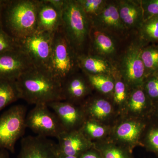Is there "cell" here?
Wrapping results in <instances>:
<instances>
[{
    "mask_svg": "<svg viewBox=\"0 0 158 158\" xmlns=\"http://www.w3.org/2000/svg\"><path fill=\"white\" fill-rule=\"evenodd\" d=\"M19 99L20 95L16 81L0 78V111Z\"/></svg>",
    "mask_w": 158,
    "mask_h": 158,
    "instance_id": "obj_19",
    "label": "cell"
},
{
    "mask_svg": "<svg viewBox=\"0 0 158 158\" xmlns=\"http://www.w3.org/2000/svg\"><path fill=\"white\" fill-rule=\"evenodd\" d=\"M144 21L158 16V0H140Z\"/></svg>",
    "mask_w": 158,
    "mask_h": 158,
    "instance_id": "obj_30",
    "label": "cell"
},
{
    "mask_svg": "<svg viewBox=\"0 0 158 158\" xmlns=\"http://www.w3.org/2000/svg\"><path fill=\"white\" fill-rule=\"evenodd\" d=\"M102 158H130L123 150L114 146H110L105 148L102 152Z\"/></svg>",
    "mask_w": 158,
    "mask_h": 158,
    "instance_id": "obj_33",
    "label": "cell"
},
{
    "mask_svg": "<svg viewBox=\"0 0 158 158\" xmlns=\"http://www.w3.org/2000/svg\"><path fill=\"white\" fill-rule=\"evenodd\" d=\"M73 74L62 83L65 101L71 103L84 98L89 90L85 79L81 76Z\"/></svg>",
    "mask_w": 158,
    "mask_h": 158,
    "instance_id": "obj_18",
    "label": "cell"
},
{
    "mask_svg": "<svg viewBox=\"0 0 158 158\" xmlns=\"http://www.w3.org/2000/svg\"><path fill=\"white\" fill-rule=\"evenodd\" d=\"M79 158H102L96 152L89 149L85 152Z\"/></svg>",
    "mask_w": 158,
    "mask_h": 158,
    "instance_id": "obj_34",
    "label": "cell"
},
{
    "mask_svg": "<svg viewBox=\"0 0 158 158\" xmlns=\"http://www.w3.org/2000/svg\"><path fill=\"white\" fill-rule=\"evenodd\" d=\"M27 128L37 135L57 138L64 129L55 113L47 104H38L29 112L26 116Z\"/></svg>",
    "mask_w": 158,
    "mask_h": 158,
    "instance_id": "obj_7",
    "label": "cell"
},
{
    "mask_svg": "<svg viewBox=\"0 0 158 158\" xmlns=\"http://www.w3.org/2000/svg\"><path fill=\"white\" fill-rule=\"evenodd\" d=\"M144 128V125L136 122L123 123L117 127V137L122 141L134 142L138 140Z\"/></svg>",
    "mask_w": 158,
    "mask_h": 158,
    "instance_id": "obj_20",
    "label": "cell"
},
{
    "mask_svg": "<svg viewBox=\"0 0 158 158\" xmlns=\"http://www.w3.org/2000/svg\"><path fill=\"white\" fill-rule=\"evenodd\" d=\"M124 81L118 80L115 82L113 94L114 101L118 104L124 102L127 95V87Z\"/></svg>",
    "mask_w": 158,
    "mask_h": 158,
    "instance_id": "obj_31",
    "label": "cell"
},
{
    "mask_svg": "<svg viewBox=\"0 0 158 158\" xmlns=\"http://www.w3.org/2000/svg\"><path fill=\"white\" fill-rule=\"evenodd\" d=\"M85 111L90 116L103 119L106 118L112 112V106L109 102L103 99H96L86 106Z\"/></svg>",
    "mask_w": 158,
    "mask_h": 158,
    "instance_id": "obj_25",
    "label": "cell"
},
{
    "mask_svg": "<svg viewBox=\"0 0 158 158\" xmlns=\"http://www.w3.org/2000/svg\"><path fill=\"white\" fill-rule=\"evenodd\" d=\"M88 82L91 86L102 93L110 94L113 91L115 81L112 76L106 74H88Z\"/></svg>",
    "mask_w": 158,
    "mask_h": 158,
    "instance_id": "obj_24",
    "label": "cell"
},
{
    "mask_svg": "<svg viewBox=\"0 0 158 158\" xmlns=\"http://www.w3.org/2000/svg\"><path fill=\"white\" fill-rule=\"evenodd\" d=\"M79 68L78 56L65 37L62 27L53 35L48 69L63 82Z\"/></svg>",
    "mask_w": 158,
    "mask_h": 158,
    "instance_id": "obj_4",
    "label": "cell"
},
{
    "mask_svg": "<svg viewBox=\"0 0 158 158\" xmlns=\"http://www.w3.org/2000/svg\"><path fill=\"white\" fill-rule=\"evenodd\" d=\"M79 68L88 74L114 76L117 69L110 61L102 57L88 54L78 56Z\"/></svg>",
    "mask_w": 158,
    "mask_h": 158,
    "instance_id": "obj_17",
    "label": "cell"
},
{
    "mask_svg": "<svg viewBox=\"0 0 158 158\" xmlns=\"http://www.w3.org/2000/svg\"><path fill=\"white\" fill-rule=\"evenodd\" d=\"M34 67L27 54L20 48L0 54V78L15 81Z\"/></svg>",
    "mask_w": 158,
    "mask_h": 158,
    "instance_id": "obj_12",
    "label": "cell"
},
{
    "mask_svg": "<svg viewBox=\"0 0 158 158\" xmlns=\"http://www.w3.org/2000/svg\"><path fill=\"white\" fill-rule=\"evenodd\" d=\"M57 139L59 153L64 155L79 157L90 148V141L80 130L64 131Z\"/></svg>",
    "mask_w": 158,
    "mask_h": 158,
    "instance_id": "obj_14",
    "label": "cell"
},
{
    "mask_svg": "<svg viewBox=\"0 0 158 158\" xmlns=\"http://www.w3.org/2000/svg\"><path fill=\"white\" fill-rule=\"evenodd\" d=\"M58 144L38 135L23 138L18 158H59Z\"/></svg>",
    "mask_w": 158,
    "mask_h": 158,
    "instance_id": "obj_10",
    "label": "cell"
},
{
    "mask_svg": "<svg viewBox=\"0 0 158 158\" xmlns=\"http://www.w3.org/2000/svg\"><path fill=\"white\" fill-rule=\"evenodd\" d=\"M138 36L146 44L158 42V16L144 21L138 31Z\"/></svg>",
    "mask_w": 158,
    "mask_h": 158,
    "instance_id": "obj_22",
    "label": "cell"
},
{
    "mask_svg": "<svg viewBox=\"0 0 158 158\" xmlns=\"http://www.w3.org/2000/svg\"><path fill=\"white\" fill-rule=\"evenodd\" d=\"M0 158H10L9 151L5 149L0 150Z\"/></svg>",
    "mask_w": 158,
    "mask_h": 158,
    "instance_id": "obj_37",
    "label": "cell"
},
{
    "mask_svg": "<svg viewBox=\"0 0 158 158\" xmlns=\"http://www.w3.org/2000/svg\"><path fill=\"white\" fill-rule=\"evenodd\" d=\"M80 131L87 138H97L103 137L106 133L104 128L91 120H86Z\"/></svg>",
    "mask_w": 158,
    "mask_h": 158,
    "instance_id": "obj_28",
    "label": "cell"
},
{
    "mask_svg": "<svg viewBox=\"0 0 158 158\" xmlns=\"http://www.w3.org/2000/svg\"><path fill=\"white\" fill-rule=\"evenodd\" d=\"M40 1H5L6 23L11 36L22 39L37 31V13Z\"/></svg>",
    "mask_w": 158,
    "mask_h": 158,
    "instance_id": "obj_3",
    "label": "cell"
},
{
    "mask_svg": "<svg viewBox=\"0 0 158 158\" xmlns=\"http://www.w3.org/2000/svg\"><path fill=\"white\" fill-rule=\"evenodd\" d=\"M5 1H0V27L2 26V12L5 9Z\"/></svg>",
    "mask_w": 158,
    "mask_h": 158,
    "instance_id": "obj_36",
    "label": "cell"
},
{
    "mask_svg": "<svg viewBox=\"0 0 158 158\" xmlns=\"http://www.w3.org/2000/svg\"><path fill=\"white\" fill-rule=\"evenodd\" d=\"M119 40L92 26L88 54L106 59L115 65L119 55Z\"/></svg>",
    "mask_w": 158,
    "mask_h": 158,
    "instance_id": "obj_11",
    "label": "cell"
},
{
    "mask_svg": "<svg viewBox=\"0 0 158 158\" xmlns=\"http://www.w3.org/2000/svg\"><path fill=\"white\" fill-rule=\"evenodd\" d=\"M47 105L57 116L65 131H76L77 127L85 123L83 110L72 103L61 101Z\"/></svg>",
    "mask_w": 158,
    "mask_h": 158,
    "instance_id": "obj_13",
    "label": "cell"
},
{
    "mask_svg": "<svg viewBox=\"0 0 158 158\" xmlns=\"http://www.w3.org/2000/svg\"><path fill=\"white\" fill-rule=\"evenodd\" d=\"M27 108L23 105L13 106L0 116V150L15 152L16 142L24 134Z\"/></svg>",
    "mask_w": 158,
    "mask_h": 158,
    "instance_id": "obj_6",
    "label": "cell"
},
{
    "mask_svg": "<svg viewBox=\"0 0 158 158\" xmlns=\"http://www.w3.org/2000/svg\"><path fill=\"white\" fill-rule=\"evenodd\" d=\"M146 45L137 35L118 57L115 66L127 85L136 88L143 86L146 77L141 53Z\"/></svg>",
    "mask_w": 158,
    "mask_h": 158,
    "instance_id": "obj_5",
    "label": "cell"
},
{
    "mask_svg": "<svg viewBox=\"0 0 158 158\" xmlns=\"http://www.w3.org/2000/svg\"><path fill=\"white\" fill-rule=\"evenodd\" d=\"M118 13L128 32L138 31L144 22L143 10L140 0L116 1Z\"/></svg>",
    "mask_w": 158,
    "mask_h": 158,
    "instance_id": "obj_15",
    "label": "cell"
},
{
    "mask_svg": "<svg viewBox=\"0 0 158 158\" xmlns=\"http://www.w3.org/2000/svg\"><path fill=\"white\" fill-rule=\"evenodd\" d=\"M0 27V54L12 52L20 48L17 40Z\"/></svg>",
    "mask_w": 158,
    "mask_h": 158,
    "instance_id": "obj_27",
    "label": "cell"
},
{
    "mask_svg": "<svg viewBox=\"0 0 158 158\" xmlns=\"http://www.w3.org/2000/svg\"><path fill=\"white\" fill-rule=\"evenodd\" d=\"M154 75H155L156 76L158 77V70L154 74Z\"/></svg>",
    "mask_w": 158,
    "mask_h": 158,
    "instance_id": "obj_39",
    "label": "cell"
},
{
    "mask_svg": "<svg viewBox=\"0 0 158 158\" xmlns=\"http://www.w3.org/2000/svg\"><path fill=\"white\" fill-rule=\"evenodd\" d=\"M146 143L149 149L158 155V127H152L149 130Z\"/></svg>",
    "mask_w": 158,
    "mask_h": 158,
    "instance_id": "obj_32",
    "label": "cell"
},
{
    "mask_svg": "<svg viewBox=\"0 0 158 158\" xmlns=\"http://www.w3.org/2000/svg\"><path fill=\"white\" fill-rule=\"evenodd\" d=\"M142 87L150 99L158 102V77L152 75L148 77Z\"/></svg>",
    "mask_w": 158,
    "mask_h": 158,
    "instance_id": "obj_29",
    "label": "cell"
},
{
    "mask_svg": "<svg viewBox=\"0 0 158 158\" xmlns=\"http://www.w3.org/2000/svg\"><path fill=\"white\" fill-rule=\"evenodd\" d=\"M141 57L146 78L158 70V45L152 44L144 46L141 51Z\"/></svg>",
    "mask_w": 158,
    "mask_h": 158,
    "instance_id": "obj_21",
    "label": "cell"
},
{
    "mask_svg": "<svg viewBox=\"0 0 158 158\" xmlns=\"http://www.w3.org/2000/svg\"><path fill=\"white\" fill-rule=\"evenodd\" d=\"M62 23L65 37L78 56L88 54L92 22L77 0H65Z\"/></svg>",
    "mask_w": 158,
    "mask_h": 158,
    "instance_id": "obj_2",
    "label": "cell"
},
{
    "mask_svg": "<svg viewBox=\"0 0 158 158\" xmlns=\"http://www.w3.org/2000/svg\"><path fill=\"white\" fill-rule=\"evenodd\" d=\"M62 11L48 0L40 1L37 13V31L54 34L62 26Z\"/></svg>",
    "mask_w": 158,
    "mask_h": 158,
    "instance_id": "obj_16",
    "label": "cell"
},
{
    "mask_svg": "<svg viewBox=\"0 0 158 158\" xmlns=\"http://www.w3.org/2000/svg\"><path fill=\"white\" fill-rule=\"evenodd\" d=\"M85 14L90 20L103 11L108 1L106 0H77Z\"/></svg>",
    "mask_w": 158,
    "mask_h": 158,
    "instance_id": "obj_26",
    "label": "cell"
},
{
    "mask_svg": "<svg viewBox=\"0 0 158 158\" xmlns=\"http://www.w3.org/2000/svg\"><path fill=\"white\" fill-rule=\"evenodd\" d=\"M48 1L58 10L62 11L65 5V0H48Z\"/></svg>",
    "mask_w": 158,
    "mask_h": 158,
    "instance_id": "obj_35",
    "label": "cell"
},
{
    "mask_svg": "<svg viewBox=\"0 0 158 158\" xmlns=\"http://www.w3.org/2000/svg\"><path fill=\"white\" fill-rule=\"evenodd\" d=\"M149 100L150 99L145 93L143 87H138L132 92L130 96L129 107L135 113H142L148 107Z\"/></svg>",
    "mask_w": 158,
    "mask_h": 158,
    "instance_id": "obj_23",
    "label": "cell"
},
{
    "mask_svg": "<svg viewBox=\"0 0 158 158\" xmlns=\"http://www.w3.org/2000/svg\"><path fill=\"white\" fill-rule=\"evenodd\" d=\"M78 157L73 156H69L64 155L60 153L59 158H79Z\"/></svg>",
    "mask_w": 158,
    "mask_h": 158,
    "instance_id": "obj_38",
    "label": "cell"
},
{
    "mask_svg": "<svg viewBox=\"0 0 158 158\" xmlns=\"http://www.w3.org/2000/svg\"><path fill=\"white\" fill-rule=\"evenodd\" d=\"M92 26L121 40L127 37L126 28L118 13L116 1H108L103 11L91 19Z\"/></svg>",
    "mask_w": 158,
    "mask_h": 158,
    "instance_id": "obj_9",
    "label": "cell"
},
{
    "mask_svg": "<svg viewBox=\"0 0 158 158\" xmlns=\"http://www.w3.org/2000/svg\"><path fill=\"white\" fill-rule=\"evenodd\" d=\"M53 34L36 31L34 34L17 40L21 49L29 57L34 66L48 69Z\"/></svg>",
    "mask_w": 158,
    "mask_h": 158,
    "instance_id": "obj_8",
    "label": "cell"
},
{
    "mask_svg": "<svg viewBox=\"0 0 158 158\" xmlns=\"http://www.w3.org/2000/svg\"><path fill=\"white\" fill-rule=\"evenodd\" d=\"M20 98L30 104L65 101L62 82L48 69L34 66L16 80Z\"/></svg>",
    "mask_w": 158,
    "mask_h": 158,
    "instance_id": "obj_1",
    "label": "cell"
}]
</instances>
